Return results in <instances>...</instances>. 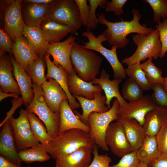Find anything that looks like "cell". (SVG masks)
<instances>
[{"label": "cell", "mask_w": 167, "mask_h": 167, "mask_svg": "<svg viewBox=\"0 0 167 167\" xmlns=\"http://www.w3.org/2000/svg\"><path fill=\"white\" fill-rule=\"evenodd\" d=\"M155 137L161 156L167 155V122L162 126Z\"/></svg>", "instance_id": "42"}, {"label": "cell", "mask_w": 167, "mask_h": 167, "mask_svg": "<svg viewBox=\"0 0 167 167\" xmlns=\"http://www.w3.org/2000/svg\"><path fill=\"white\" fill-rule=\"evenodd\" d=\"M40 167H45L44 166H41Z\"/></svg>", "instance_id": "55"}, {"label": "cell", "mask_w": 167, "mask_h": 167, "mask_svg": "<svg viewBox=\"0 0 167 167\" xmlns=\"http://www.w3.org/2000/svg\"><path fill=\"white\" fill-rule=\"evenodd\" d=\"M46 67L45 57H39L28 66L26 72L32 82L41 86L46 80L45 74Z\"/></svg>", "instance_id": "32"}, {"label": "cell", "mask_w": 167, "mask_h": 167, "mask_svg": "<svg viewBox=\"0 0 167 167\" xmlns=\"http://www.w3.org/2000/svg\"><path fill=\"white\" fill-rule=\"evenodd\" d=\"M162 86L164 89L167 93V76L164 78Z\"/></svg>", "instance_id": "52"}, {"label": "cell", "mask_w": 167, "mask_h": 167, "mask_svg": "<svg viewBox=\"0 0 167 167\" xmlns=\"http://www.w3.org/2000/svg\"><path fill=\"white\" fill-rule=\"evenodd\" d=\"M148 4L153 11L154 22L158 23L161 19H167V0H144Z\"/></svg>", "instance_id": "37"}, {"label": "cell", "mask_w": 167, "mask_h": 167, "mask_svg": "<svg viewBox=\"0 0 167 167\" xmlns=\"http://www.w3.org/2000/svg\"><path fill=\"white\" fill-rule=\"evenodd\" d=\"M27 167H31V166H28Z\"/></svg>", "instance_id": "54"}, {"label": "cell", "mask_w": 167, "mask_h": 167, "mask_svg": "<svg viewBox=\"0 0 167 167\" xmlns=\"http://www.w3.org/2000/svg\"><path fill=\"white\" fill-rule=\"evenodd\" d=\"M0 167H22L21 165L15 164L1 156H0Z\"/></svg>", "instance_id": "49"}, {"label": "cell", "mask_w": 167, "mask_h": 167, "mask_svg": "<svg viewBox=\"0 0 167 167\" xmlns=\"http://www.w3.org/2000/svg\"><path fill=\"white\" fill-rule=\"evenodd\" d=\"M105 141L112 153L119 157L133 152L123 127L118 121L109 125L106 132Z\"/></svg>", "instance_id": "12"}, {"label": "cell", "mask_w": 167, "mask_h": 167, "mask_svg": "<svg viewBox=\"0 0 167 167\" xmlns=\"http://www.w3.org/2000/svg\"><path fill=\"white\" fill-rule=\"evenodd\" d=\"M9 121L13 129L18 152L40 143L32 133L28 119V113L26 110L21 109L19 117L15 118L12 116Z\"/></svg>", "instance_id": "10"}, {"label": "cell", "mask_w": 167, "mask_h": 167, "mask_svg": "<svg viewBox=\"0 0 167 167\" xmlns=\"http://www.w3.org/2000/svg\"><path fill=\"white\" fill-rule=\"evenodd\" d=\"M24 2L39 5H50L54 0H22Z\"/></svg>", "instance_id": "50"}, {"label": "cell", "mask_w": 167, "mask_h": 167, "mask_svg": "<svg viewBox=\"0 0 167 167\" xmlns=\"http://www.w3.org/2000/svg\"><path fill=\"white\" fill-rule=\"evenodd\" d=\"M28 113L31 127L34 136L40 143L48 144L53 139L49 134L45 125L35 114Z\"/></svg>", "instance_id": "33"}, {"label": "cell", "mask_w": 167, "mask_h": 167, "mask_svg": "<svg viewBox=\"0 0 167 167\" xmlns=\"http://www.w3.org/2000/svg\"><path fill=\"white\" fill-rule=\"evenodd\" d=\"M50 5L29 3L22 0L21 13L26 26L39 27L41 23L47 17Z\"/></svg>", "instance_id": "26"}, {"label": "cell", "mask_w": 167, "mask_h": 167, "mask_svg": "<svg viewBox=\"0 0 167 167\" xmlns=\"http://www.w3.org/2000/svg\"><path fill=\"white\" fill-rule=\"evenodd\" d=\"M0 58V89L6 93L21 94L19 85L13 77V67L10 56L5 54Z\"/></svg>", "instance_id": "25"}, {"label": "cell", "mask_w": 167, "mask_h": 167, "mask_svg": "<svg viewBox=\"0 0 167 167\" xmlns=\"http://www.w3.org/2000/svg\"><path fill=\"white\" fill-rule=\"evenodd\" d=\"M48 153L45 145L41 143L18 152L21 161L28 164L34 162H43L49 160L50 156Z\"/></svg>", "instance_id": "31"}, {"label": "cell", "mask_w": 167, "mask_h": 167, "mask_svg": "<svg viewBox=\"0 0 167 167\" xmlns=\"http://www.w3.org/2000/svg\"><path fill=\"white\" fill-rule=\"evenodd\" d=\"M20 94L17 93H6L3 92L0 89V101H1L3 99L8 97H12L14 98H18L19 95Z\"/></svg>", "instance_id": "51"}, {"label": "cell", "mask_w": 167, "mask_h": 167, "mask_svg": "<svg viewBox=\"0 0 167 167\" xmlns=\"http://www.w3.org/2000/svg\"><path fill=\"white\" fill-rule=\"evenodd\" d=\"M82 36L86 37L88 40V42L83 43L84 48L99 53L109 62L113 71L114 79L122 80L126 78L127 75L126 69L119 61L117 56V47L112 45L111 49H108L102 45V42L107 41L104 32L96 37L90 31H87L83 32Z\"/></svg>", "instance_id": "8"}, {"label": "cell", "mask_w": 167, "mask_h": 167, "mask_svg": "<svg viewBox=\"0 0 167 167\" xmlns=\"http://www.w3.org/2000/svg\"><path fill=\"white\" fill-rule=\"evenodd\" d=\"M68 85L70 92L73 96H81L89 100L94 98V92H102L99 84L94 85L92 81L87 82L79 78L74 69L71 73L68 74Z\"/></svg>", "instance_id": "21"}, {"label": "cell", "mask_w": 167, "mask_h": 167, "mask_svg": "<svg viewBox=\"0 0 167 167\" xmlns=\"http://www.w3.org/2000/svg\"><path fill=\"white\" fill-rule=\"evenodd\" d=\"M22 35L27 39L30 45L39 57H45L49 43L45 40L39 27H26Z\"/></svg>", "instance_id": "29"}, {"label": "cell", "mask_w": 167, "mask_h": 167, "mask_svg": "<svg viewBox=\"0 0 167 167\" xmlns=\"http://www.w3.org/2000/svg\"><path fill=\"white\" fill-rule=\"evenodd\" d=\"M126 71V75L133 79L144 91H148L152 89V85L148 80L141 67L140 62L128 65Z\"/></svg>", "instance_id": "34"}, {"label": "cell", "mask_w": 167, "mask_h": 167, "mask_svg": "<svg viewBox=\"0 0 167 167\" xmlns=\"http://www.w3.org/2000/svg\"><path fill=\"white\" fill-rule=\"evenodd\" d=\"M93 148L82 147L72 153L56 159L55 167H88Z\"/></svg>", "instance_id": "24"}, {"label": "cell", "mask_w": 167, "mask_h": 167, "mask_svg": "<svg viewBox=\"0 0 167 167\" xmlns=\"http://www.w3.org/2000/svg\"><path fill=\"white\" fill-rule=\"evenodd\" d=\"M41 87L44 99L49 108L54 112L60 113L62 102L68 99L65 92L58 82L51 77L48 78Z\"/></svg>", "instance_id": "15"}, {"label": "cell", "mask_w": 167, "mask_h": 167, "mask_svg": "<svg viewBox=\"0 0 167 167\" xmlns=\"http://www.w3.org/2000/svg\"><path fill=\"white\" fill-rule=\"evenodd\" d=\"M73 111L69 105L68 99L64 100L61 103L60 110L59 134L66 131L75 129L89 133V126L79 118Z\"/></svg>", "instance_id": "23"}, {"label": "cell", "mask_w": 167, "mask_h": 167, "mask_svg": "<svg viewBox=\"0 0 167 167\" xmlns=\"http://www.w3.org/2000/svg\"><path fill=\"white\" fill-rule=\"evenodd\" d=\"M79 9L81 22L82 25L86 27L90 15V6L87 0H75Z\"/></svg>", "instance_id": "45"}, {"label": "cell", "mask_w": 167, "mask_h": 167, "mask_svg": "<svg viewBox=\"0 0 167 167\" xmlns=\"http://www.w3.org/2000/svg\"><path fill=\"white\" fill-rule=\"evenodd\" d=\"M152 58H148L147 61L141 63V67L151 84L159 83L162 85L164 78L162 76V71L152 62Z\"/></svg>", "instance_id": "36"}, {"label": "cell", "mask_w": 167, "mask_h": 167, "mask_svg": "<svg viewBox=\"0 0 167 167\" xmlns=\"http://www.w3.org/2000/svg\"><path fill=\"white\" fill-rule=\"evenodd\" d=\"M11 102L12 104V107L10 111L7 113L6 118L0 124V127L2 126L6 122L9 120L10 118L12 116L15 110L23 104V100L22 97L14 98L11 101Z\"/></svg>", "instance_id": "47"}, {"label": "cell", "mask_w": 167, "mask_h": 167, "mask_svg": "<svg viewBox=\"0 0 167 167\" xmlns=\"http://www.w3.org/2000/svg\"><path fill=\"white\" fill-rule=\"evenodd\" d=\"M47 17L69 26L72 35H77V31L83 26L75 0H54L50 5Z\"/></svg>", "instance_id": "6"}, {"label": "cell", "mask_w": 167, "mask_h": 167, "mask_svg": "<svg viewBox=\"0 0 167 167\" xmlns=\"http://www.w3.org/2000/svg\"><path fill=\"white\" fill-rule=\"evenodd\" d=\"M9 55L13 67V74L19 87L21 97L23 100V104L27 107L34 97L32 80L14 56L10 54Z\"/></svg>", "instance_id": "18"}, {"label": "cell", "mask_w": 167, "mask_h": 167, "mask_svg": "<svg viewBox=\"0 0 167 167\" xmlns=\"http://www.w3.org/2000/svg\"><path fill=\"white\" fill-rule=\"evenodd\" d=\"M149 167H167V155L161 156Z\"/></svg>", "instance_id": "48"}, {"label": "cell", "mask_w": 167, "mask_h": 167, "mask_svg": "<svg viewBox=\"0 0 167 167\" xmlns=\"http://www.w3.org/2000/svg\"><path fill=\"white\" fill-rule=\"evenodd\" d=\"M45 145L48 154L52 158L56 159L83 147L88 146L93 149L96 145L90 137L89 133L75 129L59 134Z\"/></svg>", "instance_id": "2"}, {"label": "cell", "mask_w": 167, "mask_h": 167, "mask_svg": "<svg viewBox=\"0 0 167 167\" xmlns=\"http://www.w3.org/2000/svg\"><path fill=\"white\" fill-rule=\"evenodd\" d=\"M75 40V37L71 35L63 41L49 44L47 52L53 57V63L57 66H61L68 74L71 73L74 70L70 55Z\"/></svg>", "instance_id": "13"}, {"label": "cell", "mask_w": 167, "mask_h": 167, "mask_svg": "<svg viewBox=\"0 0 167 167\" xmlns=\"http://www.w3.org/2000/svg\"><path fill=\"white\" fill-rule=\"evenodd\" d=\"M22 0H15L11 4L7 0L0 1V19L2 29L11 37L13 42L22 35L27 27L21 13Z\"/></svg>", "instance_id": "9"}, {"label": "cell", "mask_w": 167, "mask_h": 167, "mask_svg": "<svg viewBox=\"0 0 167 167\" xmlns=\"http://www.w3.org/2000/svg\"><path fill=\"white\" fill-rule=\"evenodd\" d=\"M110 75L103 68L101 70L100 77L92 81L93 84H99L104 91L106 97V105L109 109L110 102L114 97L117 99L119 103L120 106L125 105L127 102L121 95L119 90V85L122 80L118 79L111 80Z\"/></svg>", "instance_id": "19"}, {"label": "cell", "mask_w": 167, "mask_h": 167, "mask_svg": "<svg viewBox=\"0 0 167 167\" xmlns=\"http://www.w3.org/2000/svg\"><path fill=\"white\" fill-rule=\"evenodd\" d=\"M98 147L96 145L92 150L93 159L88 167H109L111 159L107 155H99Z\"/></svg>", "instance_id": "41"}, {"label": "cell", "mask_w": 167, "mask_h": 167, "mask_svg": "<svg viewBox=\"0 0 167 167\" xmlns=\"http://www.w3.org/2000/svg\"><path fill=\"white\" fill-rule=\"evenodd\" d=\"M152 89L153 93L151 96L157 105L167 107V93L162 85L159 83L153 84Z\"/></svg>", "instance_id": "40"}, {"label": "cell", "mask_w": 167, "mask_h": 167, "mask_svg": "<svg viewBox=\"0 0 167 167\" xmlns=\"http://www.w3.org/2000/svg\"><path fill=\"white\" fill-rule=\"evenodd\" d=\"M140 162L148 166L161 156L155 136H146L141 146L136 151Z\"/></svg>", "instance_id": "30"}, {"label": "cell", "mask_w": 167, "mask_h": 167, "mask_svg": "<svg viewBox=\"0 0 167 167\" xmlns=\"http://www.w3.org/2000/svg\"><path fill=\"white\" fill-rule=\"evenodd\" d=\"M119 106L118 101L116 99L108 111L103 113L93 112L88 117L87 124L90 128L89 136L95 144L103 151L109 150L105 141L106 132L111 122L117 121Z\"/></svg>", "instance_id": "5"}, {"label": "cell", "mask_w": 167, "mask_h": 167, "mask_svg": "<svg viewBox=\"0 0 167 167\" xmlns=\"http://www.w3.org/2000/svg\"><path fill=\"white\" fill-rule=\"evenodd\" d=\"M156 28L159 32V39L161 45L159 57L162 58L167 52V19L158 23Z\"/></svg>", "instance_id": "39"}, {"label": "cell", "mask_w": 167, "mask_h": 167, "mask_svg": "<svg viewBox=\"0 0 167 167\" xmlns=\"http://www.w3.org/2000/svg\"><path fill=\"white\" fill-rule=\"evenodd\" d=\"M137 167H149L146 164L143 162H139Z\"/></svg>", "instance_id": "53"}, {"label": "cell", "mask_w": 167, "mask_h": 167, "mask_svg": "<svg viewBox=\"0 0 167 167\" xmlns=\"http://www.w3.org/2000/svg\"><path fill=\"white\" fill-rule=\"evenodd\" d=\"M157 105L151 95H145L138 100L127 102L123 106H119L117 112V119L133 118L143 126L146 114Z\"/></svg>", "instance_id": "11"}, {"label": "cell", "mask_w": 167, "mask_h": 167, "mask_svg": "<svg viewBox=\"0 0 167 167\" xmlns=\"http://www.w3.org/2000/svg\"><path fill=\"white\" fill-rule=\"evenodd\" d=\"M122 125L133 152L137 151L141 146L146 136L143 126L134 119H118Z\"/></svg>", "instance_id": "22"}, {"label": "cell", "mask_w": 167, "mask_h": 167, "mask_svg": "<svg viewBox=\"0 0 167 167\" xmlns=\"http://www.w3.org/2000/svg\"><path fill=\"white\" fill-rule=\"evenodd\" d=\"M132 39L137 49L131 56L123 59L122 63L128 66L147 58L156 59L159 57L161 45L159 32L156 29L147 35L137 34L133 36Z\"/></svg>", "instance_id": "7"}, {"label": "cell", "mask_w": 167, "mask_h": 167, "mask_svg": "<svg viewBox=\"0 0 167 167\" xmlns=\"http://www.w3.org/2000/svg\"><path fill=\"white\" fill-rule=\"evenodd\" d=\"M45 58L47 69L46 79L49 77H51L58 82L66 93L69 105L73 111L79 108L80 105L79 103L76 101L75 98L69 91L68 74L66 71L61 66H56L51 60L49 55L46 54Z\"/></svg>", "instance_id": "16"}, {"label": "cell", "mask_w": 167, "mask_h": 167, "mask_svg": "<svg viewBox=\"0 0 167 167\" xmlns=\"http://www.w3.org/2000/svg\"><path fill=\"white\" fill-rule=\"evenodd\" d=\"M0 154L6 159L21 165L12 126L9 120L2 126L0 133Z\"/></svg>", "instance_id": "14"}, {"label": "cell", "mask_w": 167, "mask_h": 167, "mask_svg": "<svg viewBox=\"0 0 167 167\" xmlns=\"http://www.w3.org/2000/svg\"><path fill=\"white\" fill-rule=\"evenodd\" d=\"M133 19L130 21H121L112 22L107 20L103 14H97L99 24L105 25L107 28L104 32L110 45L116 46L118 48L122 49L129 43V39L127 36L132 33L148 35L154 29L147 28L145 25L139 23L141 15L137 9L133 8L132 11Z\"/></svg>", "instance_id": "1"}, {"label": "cell", "mask_w": 167, "mask_h": 167, "mask_svg": "<svg viewBox=\"0 0 167 167\" xmlns=\"http://www.w3.org/2000/svg\"><path fill=\"white\" fill-rule=\"evenodd\" d=\"M122 96L125 100L132 102L138 100L144 96V91L132 79H127L123 84Z\"/></svg>", "instance_id": "35"}, {"label": "cell", "mask_w": 167, "mask_h": 167, "mask_svg": "<svg viewBox=\"0 0 167 167\" xmlns=\"http://www.w3.org/2000/svg\"><path fill=\"white\" fill-rule=\"evenodd\" d=\"M13 42L9 35L2 28L0 29V57L7 52L12 54Z\"/></svg>", "instance_id": "43"}, {"label": "cell", "mask_w": 167, "mask_h": 167, "mask_svg": "<svg viewBox=\"0 0 167 167\" xmlns=\"http://www.w3.org/2000/svg\"><path fill=\"white\" fill-rule=\"evenodd\" d=\"M34 97L32 101L26 107L28 113L36 115L43 123L50 136L53 139L59 134L60 113L52 111L44 99L41 86L32 82Z\"/></svg>", "instance_id": "4"}, {"label": "cell", "mask_w": 167, "mask_h": 167, "mask_svg": "<svg viewBox=\"0 0 167 167\" xmlns=\"http://www.w3.org/2000/svg\"><path fill=\"white\" fill-rule=\"evenodd\" d=\"M90 12L88 23L86 27L87 31H91L95 29L99 24L98 17L96 12L98 6L102 8H105L108 2L107 0H88Z\"/></svg>", "instance_id": "38"}, {"label": "cell", "mask_w": 167, "mask_h": 167, "mask_svg": "<svg viewBox=\"0 0 167 167\" xmlns=\"http://www.w3.org/2000/svg\"><path fill=\"white\" fill-rule=\"evenodd\" d=\"M127 0H112L108 2L105 7L106 12H113L116 16H119L124 13L123 9Z\"/></svg>", "instance_id": "46"}, {"label": "cell", "mask_w": 167, "mask_h": 167, "mask_svg": "<svg viewBox=\"0 0 167 167\" xmlns=\"http://www.w3.org/2000/svg\"><path fill=\"white\" fill-rule=\"evenodd\" d=\"M12 52L15 60L25 71L28 66L39 57L23 35L15 39Z\"/></svg>", "instance_id": "20"}, {"label": "cell", "mask_w": 167, "mask_h": 167, "mask_svg": "<svg viewBox=\"0 0 167 167\" xmlns=\"http://www.w3.org/2000/svg\"><path fill=\"white\" fill-rule=\"evenodd\" d=\"M70 58L73 68L79 78L87 82L96 78L103 61L101 57L75 41Z\"/></svg>", "instance_id": "3"}, {"label": "cell", "mask_w": 167, "mask_h": 167, "mask_svg": "<svg viewBox=\"0 0 167 167\" xmlns=\"http://www.w3.org/2000/svg\"><path fill=\"white\" fill-rule=\"evenodd\" d=\"M94 95V98L92 100L88 99L81 96H73L79 101L83 111L81 115L78 112L75 111L76 116L86 124L88 117L92 113L94 112L103 113L109 109L106 105V96L102 95L101 92H95Z\"/></svg>", "instance_id": "17"}, {"label": "cell", "mask_w": 167, "mask_h": 167, "mask_svg": "<svg viewBox=\"0 0 167 167\" xmlns=\"http://www.w3.org/2000/svg\"><path fill=\"white\" fill-rule=\"evenodd\" d=\"M167 122V107L157 105L145 116L143 126L146 136H155Z\"/></svg>", "instance_id": "27"}, {"label": "cell", "mask_w": 167, "mask_h": 167, "mask_svg": "<svg viewBox=\"0 0 167 167\" xmlns=\"http://www.w3.org/2000/svg\"><path fill=\"white\" fill-rule=\"evenodd\" d=\"M117 164L109 167H137L139 163L136 154V151L127 154L121 158Z\"/></svg>", "instance_id": "44"}, {"label": "cell", "mask_w": 167, "mask_h": 167, "mask_svg": "<svg viewBox=\"0 0 167 167\" xmlns=\"http://www.w3.org/2000/svg\"><path fill=\"white\" fill-rule=\"evenodd\" d=\"M39 28L45 40L49 44L61 42L71 32L69 26L57 23L47 17L41 23Z\"/></svg>", "instance_id": "28"}]
</instances>
